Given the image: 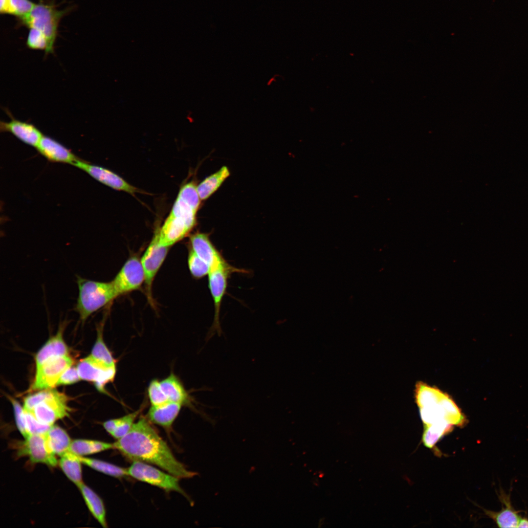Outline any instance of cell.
<instances>
[{"label": "cell", "mask_w": 528, "mask_h": 528, "mask_svg": "<svg viewBox=\"0 0 528 528\" xmlns=\"http://www.w3.org/2000/svg\"><path fill=\"white\" fill-rule=\"evenodd\" d=\"M151 422L147 417H140L125 436L113 443L114 449L132 461L155 465L179 478L195 476L176 459Z\"/></svg>", "instance_id": "obj_1"}, {"label": "cell", "mask_w": 528, "mask_h": 528, "mask_svg": "<svg viewBox=\"0 0 528 528\" xmlns=\"http://www.w3.org/2000/svg\"><path fill=\"white\" fill-rule=\"evenodd\" d=\"M197 187L191 181L180 188L169 216L158 230V242L161 245L170 247L195 226L201 200Z\"/></svg>", "instance_id": "obj_2"}, {"label": "cell", "mask_w": 528, "mask_h": 528, "mask_svg": "<svg viewBox=\"0 0 528 528\" xmlns=\"http://www.w3.org/2000/svg\"><path fill=\"white\" fill-rule=\"evenodd\" d=\"M70 10L71 8L59 10L53 1L39 0L28 14L17 20L19 26L36 28L44 34L48 43L45 51V55H47L53 53L60 21Z\"/></svg>", "instance_id": "obj_3"}, {"label": "cell", "mask_w": 528, "mask_h": 528, "mask_svg": "<svg viewBox=\"0 0 528 528\" xmlns=\"http://www.w3.org/2000/svg\"><path fill=\"white\" fill-rule=\"evenodd\" d=\"M78 296L74 308L82 322L118 296L111 281L102 282L77 276Z\"/></svg>", "instance_id": "obj_4"}, {"label": "cell", "mask_w": 528, "mask_h": 528, "mask_svg": "<svg viewBox=\"0 0 528 528\" xmlns=\"http://www.w3.org/2000/svg\"><path fill=\"white\" fill-rule=\"evenodd\" d=\"M419 409L424 426L440 421L457 426H463L466 423V417L453 399L440 390Z\"/></svg>", "instance_id": "obj_5"}, {"label": "cell", "mask_w": 528, "mask_h": 528, "mask_svg": "<svg viewBox=\"0 0 528 528\" xmlns=\"http://www.w3.org/2000/svg\"><path fill=\"white\" fill-rule=\"evenodd\" d=\"M234 272L246 273V271L234 267L227 262L220 264L210 270L208 274V286L214 305V318L213 325L207 337L210 339L215 333L220 336L222 333L220 321L221 302L226 293L228 279Z\"/></svg>", "instance_id": "obj_6"}, {"label": "cell", "mask_w": 528, "mask_h": 528, "mask_svg": "<svg viewBox=\"0 0 528 528\" xmlns=\"http://www.w3.org/2000/svg\"><path fill=\"white\" fill-rule=\"evenodd\" d=\"M139 461H132L127 468L128 476L167 491H176L185 496L186 493L180 487L179 478Z\"/></svg>", "instance_id": "obj_7"}, {"label": "cell", "mask_w": 528, "mask_h": 528, "mask_svg": "<svg viewBox=\"0 0 528 528\" xmlns=\"http://www.w3.org/2000/svg\"><path fill=\"white\" fill-rule=\"evenodd\" d=\"M67 400L64 394L50 389L45 398L29 412L41 423L52 426L58 419L68 416L70 409Z\"/></svg>", "instance_id": "obj_8"}, {"label": "cell", "mask_w": 528, "mask_h": 528, "mask_svg": "<svg viewBox=\"0 0 528 528\" xmlns=\"http://www.w3.org/2000/svg\"><path fill=\"white\" fill-rule=\"evenodd\" d=\"M17 455L20 457L26 456L33 463H43L51 467L58 464L56 456L47 444L45 433L30 435L20 442Z\"/></svg>", "instance_id": "obj_9"}, {"label": "cell", "mask_w": 528, "mask_h": 528, "mask_svg": "<svg viewBox=\"0 0 528 528\" xmlns=\"http://www.w3.org/2000/svg\"><path fill=\"white\" fill-rule=\"evenodd\" d=\"M73 360L68 355L55 357L47 361L36 368L32 390L51 389L57 382L64 372L73 365Z\"/></svg>", "instance_id": "obj_10"}, {"label": "cell", "mask_w": 528, "mask_h": 528, "mask_svg": "<svg viewBox=\"0 0 528 528\" xmlns=\"http://www.w3.org/2000/svg\"><path fill=\"white\" fill-rule=\"evenodd\" d=\"M169 248V247L159 244L157 230L140 259L145 273L144 283L146 294L150 301L152 299V289L154 280L167 256Z\"/></svg>", "instance_id": "obj_11"}, {"label": "cell", "mask_w": 528, "mask_h": 528, "mask_svg": "<svg viewBox=\"0 0 528 528\" xmlns=\"http://www.w3.org/2000/svg\"><path fill=\"white\" fill-rule=\"evenodd\" d=\"M145 279L141 260L132 256L126 262L111 282L118 296L139 288Z\"/></svg>", "instance_id": "obj_12"}, {"label": "cell", "mask_w": 528, "mask_h": 528, "mask_svg": "<svg viewBox=\"0 0 528 528\" xmlns=\"http://www.w3.org/2000/svg\"><path fill=\"white\" fill-rule=\"evenodd\" d=\"M81 379L93 382L97 389L106 393L105 387L112 382L116 367L108 366L94 359L90 355L82 359L77 366Z\"/></svg>", "instance_id": "obj_13"}, {"label": "cell", "mask_w": 528, "mask_h": 528, "mask_svg": "<svg viewBox=\"0 0 528 528\" xmlns=\"http://www.w3.org/2000/svg\"><path fill=\"white\" fill-rule=\"evenodd\" d=\"M88 174L94 179L113 189L133 194L139 192L136 187L131 185L113 172L99 166L90 164L78 159L73 164Z\"/></svg>", "instance_id": "obj_14"}, {"label": "cell", "mask_w": 528, "mask_h": 528, "mask_svg": "<svg viewBox=\"0 0 528 528\" xmlns=\"http://www.w3.org/2000/svg\"><path fill=\"white\" fill-rule=\"evenodd\" d=\"M190 245L192 250L210 267V270L227 262L212 243L207 234L197 232L191 236Z\"/></svg>", "instance_id": "obj_15"}, {"label": "cell", "mask_w": 528, "mask_h": 528, "mask_svg": "<svg viewBox=\"0 0 528 528\" xmlns=\"http://www.w3.org/2000/svg\"><path fill=\"white\" fill-rule=\"evenodd\" d=\"M11 117L8 122H0L1 132H10L24 143L36 148L44 135L41 132L32 124Z\"/></svg>", "instance_id": "obj_16"}, {"label": "cell", "mask_w": 528, "mask_h": 528, "mask_svg": "<svg viewBox=\"0 0 528 528\" xmlns=\"http://www.w3.org/2000/svg\"><path fill=\"white\" fill-rule=\"evenodd\" d=\"M498 497L502 504V508L499 511L483 509L485 514L493 520L499 528H517L521 517L519 511L513 507L510 493L506 494L502 489L497 492Z\"/></svg>", "instance_id": "obj_17"}, {"label": "cell", "mask_w": 528, "mask_h": 528, "mask_svg": "<svg viewBox=\"0 0 528 528\" xmlns=\"http://www.w3.org/2000/svg\"><path fill=\"white\" fill-rule=\"evenodd\" d=\"M67 321L59 326L56 334L50 337L36 355V368L50 359L68 355V349L63 339L64 330Z\"/></svg>", "instance_id": "obj_18"}, {"label": "cell", "mask_w": 528, "mask_h": 528, "mask_svg": "<svg viewBox=\"0 0 528 528\" xmlns=\"http://www.w3.org/2000/svg\"><path fill=\"white\" fill-rule=\"evenodd\" d=\"M36 148L41 154L50 161L73 165L78 160L70 150L46 136L43 135Z\"/></svg>", "instance_id": "obj_19"}, {"label": "cell", "mask_w": 528, "mask_h": 528, "mask_svg": "<svg viewBox=\"0 0 528 528\" xmlns=\"http://www.w3.org/2000/svg\"><path fill=\"white\" fill-rule=\"evenodd\" d=\"M181 406V404L171 401L161 405L152 406L147 418L152 423L169 430L178 416Z\"/></svg>", "instance_id": "obj_20"}, {"label": "cell", "mask_w": 528, "mask_h": 528, "mask_svg": "<svg viewBox=\"0 0 528 528\" xmlns=\"http://www.w3.org/2000/svg\"><path fill=\"white\" fill-rule=\"evenodd\" d=\"M161 387L169 401L182 406H192L191 398L178 377L173 372L160 381Z\"/></svg>", "instance_id": "obj_21"}, {"label": "cell", "mask_w": 528, "mask_h": 528, "mask_svg": "<svg viewBox=\"0 0 528 528\" xmlns=\"http://www.w3.org/2000/svg\"><path fill=\"white\" fill-rule=\"evenodd\" d=\"M79 488L85 503L92 516L104 528H107L106 511L101 498L90 487L82 484Z\"/></svg>", "instance_id": "obj_22"}, {"label": "cell", "mask_w": 528, "mask_h": 528, "mask_svg": "<svg viewBox=\"0 0 528 528\" xmlns=\"http://www.w3.org/2000/svg\"><path fill=\"white\" fill-rule=\"evenodd\" d=\"M142 410L141 407L121 418L108 420L103 423V426L112 437L116 440L120 439L129 432Z\"/></svg>", "instance_id": "obj_23"}, {"label": "cell", "mask_w": 528, "mask_h": 528, "mask_svg": "<svg viewBox=\"0 0 528 528\" xmlns=\"http://www.w3.org/2000/svg\"><path fill=\"white\" fill-rule=\"evenodd\" d=\"M45 437L50 450L56 456L61 457L68 451L72 440L61 427L52 425L45 433Z\"/></svg>", "instance_id": "obj_24"}, {"label": "cell", "mask_w": 528, "mask_h": 528, "mask_svg": "<svg viewBox=\"0 0 528 528\" xmlns=\"http://www.w3.org/2000/svg\"><path fill=\"white\" fill-rule=\"evenodd\" d=\"M113 448V443L97 440L76 439L72 440L68 451L78 456H84Z\"/></svg>", "instance_id": "obj_25"}, {"label": "cell", "mask_w": 528, "mask_h": 528, "mask_svg": "<svg viewBox=\"0 0 528 528\" xmlns=\"http://www.w3.org/2000/svg\"><path fill=\"white\" fill-rule=\"evenodd\" d=\"M82 464L78 456L69 451L61 456L58 461L64 474L77 487L83 483Z\"/></svg>", "instance_id": "obj_26"}, {"label": "cell", "mask_w": 528, "mask_h": 528, "mask_svg": "<svg viewBox=\"0 0 528 528\" xmlns=\"http://www.w3.org/2000/svg\"><path fill=\"white\" fill-rule=\"evenodd\" d=\"M229 176L230 171L228 168L224 166L219 171L204 179L197 187L200 199L205 200L209 198Z\"/></svg>", "instance_id": "obj_27"}, {"label": "cell", "mask_w": 528, "mask_h": 528, "mask_svg": "<svg viewBox=\"0 0 528 528\" xmlns=\"http://www.w3.org/2000/svg\"><path fill=\"white\" fill-rule=\"evenodd\" d=\"M454 426L452 424L445 421L438 422L424 426L422 436L423 444L427 448H434L440 440L453 430Z\"/></svg>", "instance_id": "obj_28"}, {"label": "cell", "mask_w": 528, "mask_h": 528, "mask_svg": "<svg viewBox=\"0 0 528 528\" xmlns=\"http://www.w3.org/2000/svg\"><path fill=\"white\" fill-rule=\"evenodd\" d=\"M104 321L97 327V339L90 355L97 361L111 367H116V360L107 346L103 337Z\"/></svg>", "instance_id": "obj_29"}, {"label": "cell", "mask_w": 528, "mask_h": 528, "mask_svg": "<svg viewBox=\"0 0 528 528\" xmlns=\"http://www.w3.org/2000/svg\"><path fill=\"white\" fill-rule=\"evenodd\" d=\"M78 457L82 464L106 475L116 478L128 476L127 468L98 459L85 458L83 456Z\"/></svg>", "instance_id": "obj_30"}, {"label": "cell", "mask_w": 528, "mask_h": 528, "mask_svg": "<svg viewBox=\"0 0 528 528\" xmlns=\"http://www.w3.org/2000/svg\"><path fill=\"white\" fill-rule=\"evenodd\" d=\"M188 257V264L192 276L196 279H200L207 275L210 271L209 266L190 249Z\"/></svg>", "instance_id": "obj_31"}, {"label": "cell", "mask_w": 528, "mask_h": 528, "mask_svg": "<svg viewBox=\"0 0 528 528\" xmlns=\"http://www.w3.org/2000/svg\"><path fill=\"white\" fill-rule=\"evenodd\" d=\"M148 395L152 406L161 405L169 401L161 387L160 381L156 379L150 382Z\"/></svg>", "instance_id": "obj_32"}, {"label": "cell", "mask_w": 528, "mask_h": 528, "mask_svg": "<svg viewBox=\"0 0 528 528\" xmlns=\"http://www.w3.org/2000/svg\"><path fill=\"white\" fill-rule=\"evenodd\" d=\"M26 46L31 49L42 50L44 52L48 46L47 40L44 34L40 30L34 28H29L26 41Z\"/></svg>", "instance_id": "obj_33"}, {"label": "cell", "mask_w": 528, "mask_h": 528, "mask_svg": "<svg viewBox=\"0 0 528 528\" xmlns=\"http://www.w3.org/2000/svg\"><path fill=\"white\" fill-rule=\"evenodd\" d=\"M25 424L29 435L46 433L51 426L39 421L30 412L24 410Z\"/></svg>", "instance_id": "obj_34"}, {"label": "cell", "mask_w": 528, "mask_h": 528, "mask_svg": "<svg viewBox=\"0 0 528 528\" xmlns=\"http://www.w3.org/2000/svg\"><path fill=\"white\" fill-rule=\"evenodd\" d=\"M10 4L12 15L18 19L28 14L36 3L30 0H10Z\"/></svg>", "instance_id": "obj_35"}, {"label": "cell", "mask_w": 528, "mask_h": 528, "mask_svg": "<svg viewBox=\"0 0 528 528\" xmlns=\"http://www.w3.org/2000/svg\"><path fill=\"white\" fill-rule=\"evenodd\" d=\"M13 405L17 427L21 434L26 438L29 436L26 427L23 408L13 398H10Z\"/></svg>", "instance_id": "obj_36"}, {"label": "cell", "mask_w": 528, "mask_h": 528, "mask_svg": "<svg viewBox=\"0 0 528 528\" xmlns=\"http://www.w3.org/2000/svg\"><path fill=\"white\" fill-rule=\"evenodd\" d=\"M49 389L40 390V391L27 396L24 400L23 409L25 411L30 412L38 403L44 399L47 396Z\"/></svg>", "instance_id": "obj_37"}, {"label": "cell", "mask_w": 528, "mask_h": 528, "mask_svg": "<svg viewBox=\"0 0 528 528\" xmlns=\"http://www.w3.org/2000/svg\"><path fill=\"white\" fill-rule=\"evenodd\" d=\"M81 379L77 368L71 366L63 374L59 379L57 386L69 385L75 383Z\"/></svg>", "instance_id": "obj_38"}, {"label": "cell", "mask_w": 528, "mask_h": 528, "mask_svg": "<svg viewBox=\"0 0 528 528\" xmlns=\"http://www.w3.org/2000/svg\"><path fill=\"white\" fill-rule=\"evenodd\" d=\"M0 13L1 14L12 15L10 0H0Z\"/></svg>", "instance_id": "obj_39"}, {"label": "cell", "mask_w": 528, "mask_h": 528, "mask_svg": "<svg viewBox=\"0 0 528 528\" xmlns=\"http://www.w3.org/2000/svg\"><path fill=\"white\" fill-rule=\"evenodd\" d=\"M517 528H528V518L527 517H521Z\"/></svg>", "instance_id": "obj_40"}]
</instances>
